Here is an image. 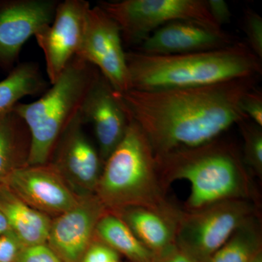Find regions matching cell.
<instances>
[{"label":"cell","instance_id":"15","mask_svg":"<svg viewBox=\"0 0 262 262\" xmlns=\"http://www.w3.org/2000/svg\"><path fill=\"white\" fill-rule=\"evenodd\" d=\"M234 42L231 36L223 30H213L194 22L177 20L151 33L141 43L137 51L159 56L187 54L221 49Z\"/></svg>","mask_w":262,"mask_h":262},{"label":"cell","instance_id":"21","mask_svg":"<svg viewBox=\"0 0 262 262\" xmlns=\"http://www.w3.org/2000/svg\"><path fill=\"white\" fill-rule=\"evenodd\" d=\"M254 218L241 226L229 241L206 262H250L261 247L259 228Z\"/></svg>","mask_w":262,"mask_h":262},{"label":"cell","instance_id":"24","mask_svg":"<svg viewBox=\"0 0 262 262\" xmlns=\"http://www.w3.org/2000/svg\"><path fill=\"white\" fill-rule=\"evenodd\" d=\"M15 262H63L47 244L25 246Z\"/></svg>","mask_w":262,"mask_h":262},{"label":"cell","instance_id":"23","mask_svg":"<svg viewBox=\"0 0 262 262\" xmlns=\"http://www.w3.org/2000/svg\"><path fill=\"white\" fill-rule=\"evenodd\" d=\"M244 30L247 38L248 48L262 59V18L254 10L248 9L245 11Z\"/></svg>","mask_w":262,"mask_h":262},{"label":"cell","instance_id":"1","mask_svg":"<svg viewBox=\"0 0 262 262\" xmlns=\"http://www.w3.org/2000/svg\"><path fill=\"white\" fill-rule=\"evenodd\" d=\"M257 77L201 86L116 92L127 116L142 129L155 156L216 139L248 117L241 102Z\"/></svg>","mask_w":262,"mask_h":262},{"label":"cell","instance_id":"19","mask_svg":"<svg viewBox=\"0 0 262 262\" xmlns=\"http://www.w3.org/2000/svg\"><path fill=\"white\" fill-rule=\"evenodd\" d=\"M47 85L37 63L24 62L15 66L0 82V118L13 111L20 99L40 94Z\"/></svg>","mask_w":262,"mask_h":262},{"label":"cell","instance_id":"29","mask_svg":"<svg viewBox=\"0 0 262 262\" xmlns=\"http://www.w3.org/2000/svg\"><path fill=\"white\" fill-rule=\"evenodd\" d=\"M153 262H196L180 248L173 246L164 250L162 252L155 254Z\"/></svg>","mask_w":262,"mask_h":262},{"label":"cell","instance_id":"11","mask_svg":"<svg viewBox=\"0 0 262 262\" xmlns=\"http://www.w3.org/2000/svg\"><path fill=\"white\" fill-rule=\"evenodd\" d=\"M58 0H0V68L10 72L25 43L53 21Z\"/></svg>","mask_w":262,"mask_h":262},{"label":"cell","instance_id":"9","mask_svg":"<svg viewBox=\"0 0 262 262\" xmlns=\"http://www.w3.org/2000/svg\"><path fill=\"white\" fill-rule=\"evenodd\" d=\"M84 124L80 113L60 136L48 163L79 199L96 194L103 166Z\"/></svg>","mask_w":262,"mask_h":262},{"label":"cell","instance_id":"32","mask_svg":"<svg viewBox=\"0 0 262 262\" xmlns=\"http://www.w3.org/2000/svg\"><path fill=\"white\" fill-rule=\"evenodd\" d=\"M110 262H119V260H115V261H110Z\"/></svg>","mask_w":262,"mask_h":262},{"label":"cell","instance_id":"30","mask_svg":"<svg viewBox=\"0 0 262 262\" xmlns=\"http://www.w3.org/2000/svg\"><path fill=\"white\" fill-rule=\"evenodd\" d=\"M11 232L9 222L3 212L0 210V236Z\"/></svg>","mask_w":262,"mask_h":262},{"label":"cell","instance_id":"13","mask_svg":"<svg viewBox=\"0 0 262 262\" xmlns=\"http://www.w3.org/2000/svg\"><path fill=\"white\" fill-rule=\"evenodd\" d=\"M107 210L96 194L79 199L72 209L52 221L47 244L63 262H81Z\"/></svg>","mask_w":262,"mask_h":262},{"label":"cell","instance_id":"7","mask_svg":"<svg viewBox=\"0 0 262 262\" xmlns=\"http://www.w3.org/2000/svg\"><path fill=\"white\" fill-rule=\"evenodd\" d=\"M253 213L248 200H230L182 212L176 244L196 262H206Z\"/></svg>","mask_w":262,"mask_h":262},{"label":"cell","instance_id":"20","mask_svg":"<svg viewBox=\"0 0 262 262\" xmlns=\"http://www.w3.org/2000/svg\"><path fill=\"white\" fill-rule=\"evenodd\" d=\"M96 235L100 241L134 262H153L154 253L136 237L128 226L115 213L106 211L98 221Z\"/></svg>","mask_w":262,"mask_h":262},{"label":"cell","instance_id":"18","mask_svg":"<svg viewBox=\"0 0 262 262\" xmlns=\"http://www.w3.org/2000/svg\"><path fill=\"white\" fill-rule=\"evenodd\" d=\"M30 146V132L21 117L13 110L0 118V184L27 165Z\"/></svg>","mask_w":262,"mask_h":262},{"label":"cell","instance_id":"3","mask_svg":"<svg viewBox=\"0 0 262 262\" xmlns=\"http://www.w3.org/2000/svg\"><path fill=\"white\" fill-rule=\"evenodd\" d=\"M164 187L176 180L190 183L189 211L230 200H248L251 187L244 160L232 144L216 139L156 156Z\"/></svg>","mask_w":262,"mask_h":262},{"label":"cell","instance_id":"2","mask_svg":"<svg viewBox=\"0 0 262 262\" xmlns=\"http://www.w3.org/2000/svg\"><path fill=\"white\" fill-rule=\"evenodd\" d=\"M125 56L131 89L137 91L201 87L257 77L262 71L261 60L245 42L187 54L159 56L130 51Z\"/></svg>","mask_w":262,"mask_h":262},{"label":"cell","instance_id":"17","mask_svg":"<svg viewBox=\"0 0 262 262\" xmlns=\"http://www.w3.org/2000/svg\"><path fill=\"white\" fill-rule=\"evenodd\" d=\"M0 210L24 247L47 244L51 219L24 203L3 183L0 184Z\"/></svg>","mask_w":262,"mask_h":262},{"label":"cell","instance_id":"28","mask_svg":"<svg viewBox=\"0 0 262 262\" xmlns=\"http://www.w3.org/2000/svg\"><path fill=\"white\" fill-rule=\"evenodd\" d=\"M207 8L215 23L222 28L224 24H229L232 13L228 4L224 0H206Z\"/></svg>","mask_w":262,"mask_h":262},{"label":"cell","instance_id":"25","mask_svg":"<svg viewBox=\"0 0 262 262\" xmlns=\"http://www.w3.org/2000/svg\"><path fill=\"white\" fill-rule=\"evenodd\" d=\"M241 108L248 119L262 127V92L255 88L248 91L241 100Z\"/></svg>","mask_w":262,"mask_h":262},{"label":"cell","instance_id":"4","mask_svg":"<svg viewBox=\"0 0 262 262\" xmlns=\"http://www.w3.org/2000/svg\"><path fill=\"white\" fill-rule=\"evenodd\" d=\"M129 119L123 139L103 163L96 195L110 212L129 207L173 211L177 208L165 200L152 147L142 129Z\"/></svg>","mask_w":262,"mask_h":262},{"label":"cell","instance_id":"8","mask_svg":"<svg viewBox=\"0 0 262 262\" xmlns=\"http://www.w3.org/2000/svg\"><path fill=\"white\" fill-rule=\"evenodd\" d=\"M125 54L116 22L98 5L91 7L77 56L96 67L115 92L122 94L131 90Z\"/></svg>","mask_w":262,"mask_h":262},{"label":"cell","instance_id":"16","mask_svg":"<svg viewBox=\"0 0 262 262\" xmlns=\"http://www.w3.org/2000/svg\"><path fill=\"white\" fill-rule=\"evenodd\" d=\"M182 212L178 208L165 211L145 207H129L112 213L121 219L136 237L156 254L176 244Z\"/></svg>","mask_w":262,"mask_h":262},{"label":"cell","instance_id":"12","mask_svg":"<svg viewBox=\"0 0 262 262\" xmlns=\"http://www.w3.org/2000/svg\"><path fill=\"white\" fill-rule=\"evenodd\" d=\"M2 183L24 203L48 215L58 216L78 203L79 198L49 164L15 169Z\"/></svg>","mask_w":262,"mask_h":262},{"label":"cell","instance_id":"6","mask_svg":"<svg viewBox=\"0 0 262 262\" xmlns=\"http://www.w3.org/2000/svg\"><path fill=\"white\" fill-rule=\"evenodd\" d=\"M98 5L116 22L127 45L141 44L160 27L177 20L222 30L210 15L206 0H123Z\"/></svg>","mask_w":262,"mask_h":262},{"label":"cell","instance_id":"22","mask_svg":"<svg viewBox=\"0 0 262 262\" xmlns=\"http://www.w3.org/2000/svg\"><path fill=\"white\" fill-rule=\"evenodd\" d=\"M244 139V162L257 175L262 173L261 127L246 120L238 122Z\"/></svg>","mask_w":262,"mask_h":262},{"label":"cell","instance_id":"26","mask_svg":"<svg viewBox=\"0 0 262 262\" xmlns=\"http://www.w3.org/2000/svg\"><path fill=\"white\" fill-rule=\"evenodd\" d=\"M119 260L118 253L107 245L93 242L81 262H110Z\"/></svg>","mask_w":262,"mask_h":262},{"label":"cell","instance_id":"27","mask_svg":"<svg viewBox=\"0 0 262 262\" xmlns=\"http://www.w3.org/2000/svg\"><path fill=\"white\" fill-rule=\"evenodd\" d=\"M23 245L13 232L0 236V262H15Z\"/></svg>","mask_w":262,"mask_h":262},{"label":"cell","instance_id":"14","mask_svg":"<svg viewBox=\"0 0 262 262\" xmlns=\"http://www.w3.org/2000/svg\"><path fill=\"white\" fill-rule=\"evenodd\" d=\"M84 123L91 122L103 163L123 139L129 119L116 92L101 73L94 81L80 110Z\"/></svg>","mask_w":262,"mask_h":262},{"label":"cell","instance_id":"5","mask_svg":"<svg viewBox=\"0 0 262 262\" xmlns=\"http://www.w3.org/2000/svg\"><path fill=\"white\" fill-rule=\"evenodd\" d=\"M99 74L96 67L76 56L42 97L15 106L13 110L30 132L27 165L48 163L57 141L80 113L84 98Z\"/></svg>","mask_w":262,"mask_h":262},{"label":"cell","instance_id":"31","mask_svg":"<svg viewBox=\"0 0 262 262\" xmlns=\"http://www.w3.org/2000/svg\"><path fill=\"white\" fill-rule=\"evenodd\" d=\"M250 262H262V256L261 251L258 252L256 256H254V258H253Z\"/></svg>","mask_w":262,"mask_h":262},{"label":"cell","instance_id":"10","mask_svg":"<svg viewBox=\"0 0 262 262\" xmlns=\"http://www.w3.org/2000/svg\"><path fill=\"white\" fill-rule=\"evenodd\" d=\"M84 0H64L57 6L53 21L34 35L44 53L46 71L54 83L66 67L77 56L83 36L88 11Z\"/></svg>","mask_w":262,"mask_h":262}]
</instances>
